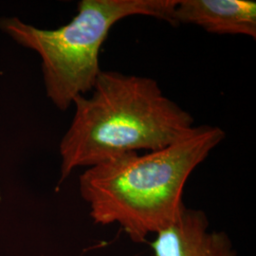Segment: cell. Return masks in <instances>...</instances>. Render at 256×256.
<instances>
[{"mask_svg": "<svg viewBox=\"0 0 256 256\" xmlns=\"http://www.w3.org/2000/svg\"><path fill=\"white\" fill-rule=\"evenodd\" d=\"M224 138L218 126H194L168 146L122 154L88 168L80 176V192L92 220L119 224L137 243L167 228L185 207L183 190L190 174Z\"/></svg>", "mask_w": 256, "mask_h": 256, "instance_id": "6da1fadb", "label": "cell"}, {"mask_svg": "<svg viewBox=\"0 0 256 256\" xmlns=\"http://www.w3.org/2000/svg\"><path fill=\"white\" fill-rule=\"evenodd\" d=\"M92 92L74 101V119L59 146L61 182L79 167L168 146L196 126L155 79L102 70Z\"/></svg>", "mask_w": 256, "mask_h": 256, "instance_id": "7a4b0ae2", "label": "cell"}, {"mask_svg": "<svg viewBox=\"0 0 256 256\" xmlns=\"http://www.w3.org/2000/svg\"><path fill=\"white\" fill-rule=\"evenodd\" d=\"M176 0H82L72 21L54 30L27 24L18 18L0 19V30L42 61L46 97L66 111L92 92L101 74L100 52L110 30L120 20L144 16L172 25Z\"/></svg>", "mask_w": 256, "mask_h": 256, "instance_id": "3957f363", "label": "cell"}, {"mask_svg": "<svg viewBox=\"0 0 256 256\" xmlns=\"http://www.w3.org/2000/svg\"><path fill=\"white\" fill-rule=\"evenodd\" d=\"M155 256H236L228 236L209 230L206 214L184 207L152 244Z\"/></svg>", "mask_w": 256, "mask_h": 256, "instance_id": "277c9868", "label": "cell"}, {"mask_svg": "<svg viewBox=\"0 0 256 256\" xmlns=\"http://www.w3.org/2000/svg\"><path fill=\"white\" fill-rule=\"evenodd\" d=\"M192 24L214 34L256 37L252 0H176L172 26Z\"/></svg>", "mask_w": 256, "mask_h": 256, "instance_id": "5b68a950", "label": "cell"}]
</instances>
